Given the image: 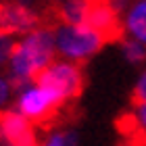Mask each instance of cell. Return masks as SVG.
<instances>
[{
  "label": "cell",
  "instance_id": "1",
  "mask_svg": "<svg viewBox=\"0 0 146 146\" xmlns=\"http://www.w3.org/2000/svg\"><path fill=\"white\" fill-rule=\"evenodd\" d=\"M52 27L40 25L34 31H29L25 40L13 44L11 50V73L13 77H21L25 82H34L36 73L42 71L46 65L54 61V36H52Z\"/></svg>",
  "mask_w": 146,
  "mask_h": 146
},
{
  "label": "cell",
  "instance_id": "2",
  "mask_svg": "<svg viewBox=\"0 0 146 146\" xmlns=\"http://www.w3.org/2000/svg\"><path fill=\"white\" fill-rule=\"evenodd\" d=\"M82 65L84 63L69 61V58L67 61H52L42 71L36 73L34 82L38 88L48 92L56 104L65 107L69 102H75L84 94L86 82H84Z\"/></svg>",
  "mask_w": 146,
  "mask_h": 146
},
{
  "label": "cell",
  "instance_id": "3",
  "mask_svg": "<svg viewBox=\"0 0 146 146\" xmlns=\"http://www.w3.org/2000/svg\"><path fill=\"white\" fill-rule=\"evenodd\" d=\"M54 46L69 61L84 63L104 46V40L86 25H56Z\"/></svg>",
  "mask_w": 146,
  "mask_h": 146
},
{
  "label": "cell",
  "instance_id": "4",
  "mask_svg": "<svg viewBox=\"0 0 146 146\" xmlns=\"http://www.w3.org/2000/svg\"><path fill=\"white\" fill-rule=\"evenodd\" d=\"M19 113L25 115L40 129H50L63 121L69 113V104H56L50 94L42 88H27L19 94Z\"/></svg>",
  "mask_w": 146,
  "mask_h": 146
},
{
  "label": "cell",
  "instance_id": "5",
  "mask_svg": "<svg viewBox=\"0 0 146 146\" xmlns=\"http://www.w3.org/2000/svg\"><path fill=\"white\" fill-rule=\"evenodd\" d=\"M82 25L96 31L104 44H121L125 40V23L121 21V15L109 4V0H86Z\"/></svg>",
  "mask_w": 146,
  "mask_h": 146
},
{
  "label": "cell",
  "instance_id": "6",
  "mask_svg": "<svg viewBox=\"0 0 146 146\" xmlns=\"http://www.w3.org/2000/svg\"><path fill=\"white\" fill-rule=\"evenodd\" d=\"M44 25L42 13H36L29 4L19 0H0V34H29Z\"/></svg>",
  "mask_w": 146,
  "mask_h": 146
},
{
  "label": "cell",
  "instance_id": "7",
  "mask_svg": "<svg viewBox=\"0 0 146 146\" xmlns=\"http://www.w3.org/2000/svg\"><path fill=\"white\" fill-rule=\"evenodd\" d=\"M0 144L40 146L36 136V125L17 111H0Z\"/></svg>",
  "mask_w": 146,
  "mask_h": 146
},
{
  "label": "cell",
  "instance_id": "8",
  "mask_svg": "<svg viewBox=\"0 0 146 146\" xmlns=\"http://www.w3.org/2000/svg\"><path fill=\"white\" fill-rule=\"evenodd\" d=\"M125 31H129L138 42L146 44V0H138L131 4L125 19Z\"/></svg>",
  "mask_w": 146,
  "mask_h": 146
},
{
  "label": "cell",
  "instance_id": "9",
  "mask_svg": "<svg viewBox=\"0 0 146 146\" xmlns=\"http://www.w3.org/2000/svg\"><path fill=\"white\" fill-rule=\"evenodd\" d=\"M123 46V54L129 63H142L146 61V48L140 42H131V40H123L121 42Z\"/></svg>",
  "mask_w": 146,
  "mask_h": 146
},
{
  "label": "cell",
  "instance_id": "10",
  "mask_svg": "<svg viewBox=\"0 0 146 146\" xmlns=\"http://www.w3.org/2000/svg\"><path fill=\"white\" fill-rule=\"evenodd\" d=\"M77 144V136L73 134V131H56V134H52L48 138V142L44 146H75Z\"/></svg>",
  "mask_w": 146,
  "mask_h": 146
},
{
  "label": "cell",
  "instance_id": "11",
  "mask_svg": "<svg viewBox=\"0 0 146 146\" xmlns=\"http://www.w3.org/2000/svg\"><path fill=\"white\" fill-rule=\"evenodd\" d=\"M144 102H146V73L140 77V82L136 84L134 92H131V107H138Z\"/></svg>",
  "mask_w": 146,
  "mask_h": 146
},
{
  "label": "cell",
  "instance_id": "12",
  "mask_svg": "<svg viewBox=\"0 0 146 146\" xmlns=\"http://www.w3.org/2000/svg\"><path fill=\"white\" fill-rule=\"evenodd\" d=\"M13 40L11 36H6V34H0V67L9 61V56H11V50H13Z\"/></svg>",
  "mask_w": 146,
  "mask_h": 146
},
{
  "label": "cell",
  "instance_id": "13",
  "mask_svg": "<svg viewBox=\"0 0 146 146\" xmlns=\"http://www.w3.org/2000/svg\"><path fill=\"white\" fill-rule=\"evenodd\" d=\"M136 113H134V117L138 119V123H140V127L146 129V102L144 104H138V107H134Z\"/></svg>",
  "mask_w": 146,
  "mask_h": 146
},
{
  "label": "cell",
  "instance_id": "14",
  "mask_svg": "<svg viewBox=\"0 0 146 146\" xmlns=\"http://www.w3.org/2000/svg\"><path fill=\"white\" fill-rule=\"evenodd\" d=\"M11 86H9V82L6 79H0V107L6 102V98H9V94H11Z\"/></svg>",
  "mask_w": 146,
  "mask_h": 146
}]
</instances>
